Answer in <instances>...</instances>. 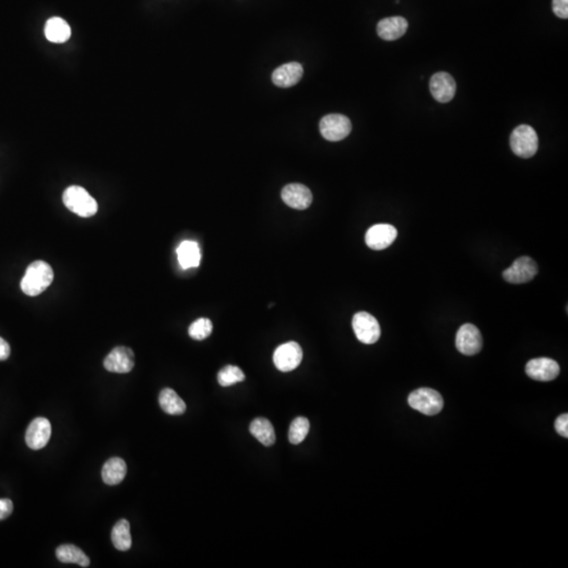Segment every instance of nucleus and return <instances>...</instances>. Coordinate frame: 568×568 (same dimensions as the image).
<instances>
[{
    "instance_id": "19",
    "label": "nucleus",
    "mask_w": 568,
    "mask_h": 568,
    "mask_svg": "<svg viewBox=\"0 0 568 568\" xmlns=\"http://www.w3.org/2000/svg\"><path fill=\"white\" fill-rule=\"evenodd\" d=\"M177 256L180 266L185 270L190 268H197L201 260L199 246L197 242L190 241V240L181 242V244L178 246Z\"/></svg>"
},
{
    "instance_id": "11",
    "label": "nucleus",
    "mask_w": 568,
    "mask_h": 568,
    "mask_svg": "<svg viewBox=\"0 0 568 568\" xmlns=\"http://www.w3.org/2000/svg\"><path fill=\"white\" fill-rule=\"evenodd\" d=\"M107 371L111 373L127 374L132 371L135 365V355L132 349L127 347H115L103 361Z\"/></svg>"
},
{
    "instance_id": "31",
    "label": "nucleus",
    "mask_w": 568,
    "mask_h": 568,
    "mask_svg": "<svg viewBox=\"0 0 568 568\" xmlns=\"http://www.w3.org/2000/svg\"><path fill=\"white\" fill-rule=\"evenodd\" d=\"M11 347L5 339L0 337V361H5L10 357Z\"/></svg>"
},
{
    "instance_id": "28",
    "label": "nucleus",
    "mask_w": 568,
    "mask_h": 568,
    "mask_svg": "<svg viewBox=\"0 0 568 568\" xmlns=\"http://www.w3.org/2000/svg\"><path fill=\"white\" fill-rule=\"evenodd\" d=\"M553 11L562 19L568 18V0H553Z\"/></svg>"
},
{
    "instance_id": "8",
    "label": "nucleus",
    "mask_w": 568,
    "mask_h": 568,
    "mask_svg": "<svg viewBox=\"0 0 568 568\" xmlns=\"http://www.w3.org/2000/svg\"><path fill=\"white\" fill-rule=\"evenodd\" d=\"M539 268L535 260L531 257L523 256L513 262L509 268L503 272V278L513 284H522L529 282L537 276Z\"/></svg>"
},
{
    "instance_id": "29",
    "label": "nucleus",
    "mask_w": 568,
    "mask_h": 568,
    "mask_svg": "<svg viewBox=\"0 0 568 568\" xmlns=\"http://www.w3.org/2000/svg\"><path fill=\"white\" fill-rule=\"evenodd\" d=\"M555 428L557 430L558 434H561L562 437L564 438H567L568 437V415L567 414H563V415L559 416L558 419L556 420L555 422Z\"/></svg>"
},
{
    "instance_id": "14",
    "label": "nucleus",
    "mask_w": 568,
    "mask_h": 568,
    "mask_svg": "<svg viewBox=\"0 0 568 568\" xmlns=\"http://www.w3.org/2000/svg\"><path fill=\"white\" fill-rule=\"evenodd\" d=\"M284 203L295 210H306L313 202V194L309 187L301 183H291L281 192Z\"/></svg>"
},
{
    "instance_id": "18",
    "label": "nucleus",
    "mask_w": 568,
    "mask_h": 568,
    "mask_svg": "<svg viewBox=\"0 0 568 568\" xmlns=\"http://www.w3.org/2000/svg\"><path fill=\"white\" fill-rule=\"evenodd\" d=\"M127 468L125 461L118 457L111 458L102 468V480L108 485H117L127 476Z\"/></svg>"
},
{
    "instance_id": "20",
    "label": "nucleus",
    "mask_w": 568,
    "mask_h": 568,
    "mask_svg": "<svg viewBox=\"0 0 568 568\" xmlns=\"http://www.w3.org/2000/svg\"><path fill=\"white\" fill-rule=\"evenodd\" d=\"M44 34L48 42L54 44H64L71 37V28L66 20L53 17L46 21Z\"/></svg>"
},
{
    "instance_id": "26",
    "label": "nucleus",
    "mask_w": 568,
    "mask_h": 568,
    "mask_svg": "<svg viewBox=\"0 0 568 568\" xmlns=\"http://www.w3.org/2000/svg\"><path fill=\"white\" fill-rule=\"evenodd\" d=\"M244 379H246V375L244 372L235 365H226L218 374V382L223 387L239 383V382L244 381Z\"/></svg>"
},
{
    "instance_id": "30",
    "label": "nucleus",
    "mask_w": 568,
    "mask_h": 568,
    "mask_svg": "<svg viewBox=\"0 0 568 568\" xmlns=\"http://www.w3.org/2000/svg\"><path fill=\"white\" fill-rule=\"evenodd\" d=\"M13 502L10 499H0V521L5 520L13 513Z\"/></svg>"
},
{
    "instance_id": "12",
    "label": "nucleus",
    "mask_w": 568,
    "mask_h": 568,
    "mask_svg": "<svg viewBox=\"0 0 568 568\" xmlns=\"http://www.w3.org/2000/svg\"><path fill=\"white\" fill-rule=\"evenodd\" d=\"M527 376L535 381H553L559 376L560 367L551 358H537L531 360L525 367Z\"/></svg>"
},
{
    "instance_id": "6",
    "label": "nucleus",
    "mask_w": 568,
    "mask_h": 568,
    "mask_svg": "<svg viewBox=\"0 0 568 568\" xmlns=\"http://www.w3.org/2000/svg\"><path fill=\"white\" fill-rule=\"evenodd\" d=\"M320 133L329 141H340L347 138L351 132V122L349 117L342 114H329L321 119Z\"/></svg>"
},
{
    "instance_id": "9",
    "label": "nucleus",
    "mask_w": 568,
    "mask_h": 568,
    "mask_svg": "<svg viewBox=\"0 0 568 568\" xmlns=\"http://www.w3.org/2000/svg\"><path fill=\"white\" fill-rule=\"evenodd\" d=\"M483 339L480 331L472 323L463 324L456 337L457 349L463 355L474 356L482 349Z\"/></svg>"
},
{
    "instance_id": "3",
    "label": "nucleus",
    "mask_w": 568,
    "mask_h": 568,
    "mask_svg": "<svg viewBox=\"0 0 568 568\" xmlns=\"http://www.w3.org/2000/svg\"><path fill=\"white\" fill-rule=\"evenodd\" d=\"M511 147L513 153L521 158H531L537 153L539 138L535 129L529 125L515 127L511 135Z\"/></svg>"
},
{
    "instance_id": "13",
    "label": "nucleus",
    "mask_w": 568,
    "mask_h": 568,
    "mask_svg": "<svg viewBox=\"0 0 568 568\" xmlns=\"http://www.w3.org/2000/svg\"><path fill=\"white\" fill-rule=\"evenodd\" d=\"M456 82L448 73L438 72L430 78V93L439 102H450L456 94Z\"/></svg>"
},
{
    "instance_id": "16",
    "label": "nucleus",
    "mask_w": 568,
    "mask_h": 568,
    "mask_svg": "<svg viewBox=\"0 0 568 568\" xmlns=\"http://www.w3.org/2000/svg\"><path fill=\"white\" fill-rule=\"evenodd\" d=\"M303 76V68L299 62H288L277 68L272 75L275 86L279 88H291L296 86Z\"/></svg>"
},
{
    "instance_id": "15",
    "label": "nucleus",
    "mask_w": 568,
    "mask_h": 568,
    "mask_svg": "<svg viewBox=\"0 0 568 568\" xmlns=\"http://www.w3.org/2000/svg\"><path fill=\"white\" fill-rule=\"evenodd\" d=\"M52 434V426L46 418H36L26 432V442L31 450H42L48 444Z\"/></svg>"
},
{
    "instance_id": "24",
    "label": "nucleus",
    "mask_w": 568,
    "mask_h": 568,
    "mask_svg": "<svg viewBox=\"0 0 568 568\" xmlns=\"http://www.w3.org/2000/svg\"><path fill=\"white\" fill-rule=\"evenodd\" d=\"M112 542L118 551H127L132 547L130 523L122 519L113 527Z\"/></svg>"
},
{
    "instance_id": "25",
    "label": "nucleus",
    "mask_w": 568,
    "mask_h": 568,
    "mask_svg": "<svg viewBox=\"0 0 568 568\" xmlns=\"http://www.w3.org/2000/svg\"><path fill=\"white\" fill-rule=\"evenodd\" d=\"M309 421L305 417H298L291 423L288 430V440L291 443L297 446L304 441L309 432Z\"/></svg>"
},
{
    "instance_id": "10",
    "label": "nucleus",
    "mask_w": 568,
    "mask_h": 568,
    "mask_svg": "<svg viewBox=\"0 0 568 568\" xmlns=\"http://www.w3.org/2000/svg\"><path fill=\"white\" fill-rule=\"evenodd\" d=\"M397 236V228L392 224H375L367 230L365 242L372 250H381L392 246Z\"/></svg>"
},
{
    "instance_id": "4",
    "label": "nucleus",
    "mask_w": 568,
    "mask_h": 568,
    "mask_svg": "<svg viewBox=\"0 0 568 568\" xmlns=\"http://www.w3.org/2000/svg\"><path fill=\"white\" fill-rule=\"evenodd\" d=\"M408 404L424 415L434 416L443 410L444 401L438 392L428 387H421L410 393Z\"/></svg>"
},
{
    "instance_id": "17",
    "label": "nucleus",
    "mask_w": 568,
    "mask_h": 568,
    "mask_svg": "<svg viewBox=\"0 0 568 568\" xmlns=\"http://www.w3.org/2000/svg\"><path fill=\"white\" fill-rule=\"evenodd\" d=\"M408 22L405 18L396 16V17L384 18L377 24V33L380 38L386 42H394L399 39L407 31Z\"/></svg>"
},
{
    "instance_id": "7",
    "label": "nucleus",
    "mask_w": 568,
    "mask_h": 568,
    "mask_svg": "<svg viewBox=\"0 0 568 568\" xmlns=\"http://www.w3.org/2000/svg\"><path fill=\"white\" fill-rule=\"evenodd\" d=\"M302 349L295 341L284 343L277 347L274 353V365L283 373L294 371L302 361Z\"/></svg>"
},
{
    "instance_id": "2",
    "label": "nucleus",
    "mask_w": 568,
    "mask_h": 568,
    "mask_svg": "<svg viewBox=\"0 0 568 568\" xmlns=\"http://www.w3.org/2000/svg\"><path fill=\"white\" fill-rule=\"evenodd\" d=\"M64 205L73 213L80 217L89 218L98 211V203L92 196L78 185H72L64 191L62 195Z\"/></svg>"
},
{
    "instance_id": "21",
    "label": "nucleus",
    "mask_w": 568,
    "mask_h": 568,
    "mask_svg": "<svg viewBox=\"0 0 568 568\" xmlns=\"http://www.w3.org/2000/svg\"><path fill=\"white\" fill-rule=\"evenodd\" d=\"M250 432L264 446H274L276 442L274 426L266 418H257L250 423Z\"/></svg>"
},
{
    "instance_id": "23",
    "label": "nucleus",
    "mask_w": 568,
    "mask_h": 568,
    "mask_svg": "<svg viewBox=\"0 0 568 568\" xmlns=\"http://www.w3.org/2000/svg\"><path fill=\"white\" fill-rule=\"evenodd\" d=\"M56 557L62 563H75L82 567L90 566L88 556L80 549L72 544L60 545L56 551Z\"/></svg>"
},
{
    "instance_id": "22",
    "label": "nucleus",
    "mask_w": 568,
    "mask_h": 568,
    "mask_svg": "<svg viewBox=\"0 0 568 568\" xmlns=\"http://www.w3.org/2000/svg\"><path fill=\"white\" fill-rule=\"evenodd\" d=\"M159 404L169 415H183L187 410L185 401L172 389L161 391L159 395Z\"/></svg>"
},
{
    "instance_id": "1",
    "label": "nucleus",
    "mask_w": 568,
    "mask_h": 568,
    "mask_svg": "<svg viewBox=\"0 0 568 568\" xmlns=\"http://www.w3.org/2000/svg\"><path fill=\"white\" fill-rule=\"evenodd\" d=\"M53 279L54 272L50 264L37 260L28 266L20 286L22 292L28 296H38L51 286Z\"/></svg>"
},
{
    "instance_id": "5",
    "label": "nucleus",
    "mask_w": 568,
    "mask_h": 568,
    "mask_svg": "<svg viewBox=\"0 0 568 568\" xmlns=\"http://www.w3.org/2000/svg\"><path fill=\"white\" fill-rule=\"evenodd\" d=\"M353 329L360 342L374 345L379 340L381 329L377 319L367 312H359L353 317Z\"/></svg>"
},
{
    "instance_id": "27",
    "label": "nucleus",
    "mask_w": 568,
    "mask_h": 568,
    "mask_svg": "<svg viewBox=\"0 0 568 568\" xmlns=\"http://www.w3.org/2000/svg\"><path fill=\"white\" fill-rule=\"evenodd\" d=\"M212 331H213V323L208 318L197 319L189 327L190 337L194 340H204L211 336Z\"/></svg>"
}]
</instances>
